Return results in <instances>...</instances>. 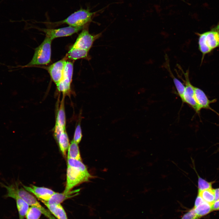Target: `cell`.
Returning a JSON list of instances; mask_svg holds the SVG:
<instances>
[{
  "label": "cell",
  "mask_w": 219,
  "mask_h": 219,
  "mask_svg": "<svg viewBox=\"0 0 219 219\" xmlns=\"http://www.w3.org/2000/svg\"><path fill=\"white\" fill-rule=\"evenodd\" d=\"M196 34L199 49L202 54V62L206 54L219 47V23L209 31Z\"/></svg>",
  "instance_id": "1"
},
{
  "label": "cell",
  "mask_w": 219,
  "mask_h": 219,
  "mask_svg": "<svg viewBox=\"0 0 219 219\" xmlns=\"http://www.w3.org/2000/svg\"><path fill=\"white\" fill-rule=\"evenodd\" d=\"M92 177L87 169L67 165L66 186L63 193H69L75 186L88 181Z\"/></svg>",
  "instance_id": "2"
},
{
  "label": "cell",
  "mask_w": 219,
  "mask_h": 219,
  "mask_svg": "<svg viewBox=\"0 0 219 219\" xmlns=\"http://www.w3.org/2000/svg\"><path fill=\"white\" fill-rule=\"evenodd\" d=\"M52 40L46 36L42 43L35 48L34 55L27 66L48 64L50 61L51 43Z\"/></svg>",
  "instance_id": "3"
},
{
  "label": "cell",
  "mask_w": 219,
  "mask_h": 219,
  "mask_svg": "<svg viewBox=\"0 0 219 219\" xmlns=\"http://www.w3.org/2000/svg\"><path fill=\"white\" fill-rule=\"evenodd\" d=\"M93 14L89 9H80L71 14L61 23L73 27L84 26L91 20Z\"/></svg>",
  "instance_id": "4"
},
{
  "label": "cell",
  "mask_w": 219,
  "mask_h": 219,
  "mask_svg": "<svg viewBox=\"0 0 219 219\" xmlns=\"http://www.w3.org/2000/svg\"><path fill=\"white\" fill-rule=\"evenodd\" d=\"M100 33L92 35L88 31L84 29L78 36L75 42L71 47L89 50L94 42L100 36Z\"/></svg>",
  "instance_id": "5"
},
{
  "label": "cell",
  "mask_w": 219,
  "mask_h": 219,
  "mask_svg": "<svg viewBox=\"0 0 219 219\" xmlns=\"http://www.w3.org/2000/svg\"><path fill=\"white\" fill-rule=\"evenodd\" d=\"M185 78V90L184 93L183 102L187 103L191 106L197 113L199 110L194 97V86L191 84L189 78V71L187 70L186 72L182 71Z\"/></svg>",
  "instance_id": "6"
},
{
  "label": "cell",
  "mask_w": 219,
  "mask_h": 219,
  "mask_svg": "<svg viewBox=\"0 0 219 219\" xmlns=\"http://www.w3.org/2000/svg\"><path fill=\"white\" fill-rule=\"evenodd\" d=\"M85 26L68 27L57 29H43L42 30L45 33L46 36L52 40L57 37L69 36L77 32Z\"/></svg>",
  "instance_id": "7"
},
{
  "label": "cell",
  "mask_w": 219,
  "mask_h": 219,
  "mask_svg": "<svg viewBox=\"0 0 219 219\" xmlns=\"http://www.w3.org/2000/svg\"><path fill=\"white\" fill-rule=\"evenodd\" d=\"M23 188L34 195L41 202L47 201L55 192L50 189L31 185L30 186L23 185Z\"/></svg>",
  "instance_id": "8"
},
{
  "label": "cell",
  "mask_w": 219,
  "mask_h": 219,
  "mask_svg": "<svg viewBox=\"0 0 219 219\" xmlns=\"http://www.w3.org/2000/svg\"><path fill=\"white\" fill-rule=\"evenodd\" d=\"M194 99L200 111L202 109H205L217 113L210 106L211 103L216 101V99L210 100L202 90L195 86H194Z\"/></svg>",
  "instance_id": "9"
},
{
  "label": "cell",
  "mask_w": 219,
  "mask_h": 219,
  "mask_svg": "<svg viewBox=\"0 0 219 219\" xmlns=\"http://www.w3.org/2000/svg\"><path fill=\"white\" fill-rule=\"evenodd\" d=\"M65 59L57 61L47 68L51 77L57 85L62 79L65 62Z\"/></svg>",
  "instance_id": "10"
},
{
  "label": "cell",
  "mask_w": 219,
  "mask_h": 219,
  "mask_svg": "<svg viewBox=\"0 0 219 219\" xmlns=\"http://www.w3.org/2000/svg\"><path fill=\"white\" fill-rule=\"evenodd\" d=\"M79 191V189L71 191L68 193L55 192L48 201L41 202L44 204H61L65 200L76 196Z\"/></svg>",
  "instance_id": "11"
},
{
  "label": "cell",
  "mask_w": 219,
  "mask_h": 219,
  "mask_svg": "<svg viewBox=\"0 0 219 219\" xmlns=\"http://www.w3.org/2000/svg\"><path fill=\"white\" fill-rule=\"evenodd\" d=\"M44 205L57 219H68L66 212L61 204Z\"/></svg>",
  "instance_id": "12"
},
{
  "label": "cell",
  "mask_w": 219,
  "mask_h": 219,
  "mask_svg": "<svg viewBox=\"0 0 219 219\" xmlns=\"http://www.w3.org/2000/svg\"><path fill=\"white\" fill-rule=\"evenodd\" d=\"M166 68L169 72L170 76L172 78L174 84L177 91L178 95L182 101L183 97V95L185 90V86L178 79L176 78L172 73L169 66L168 59L166 58Z\"/></svg>",
  "instance_id": "13"
},
{
  "label": "cell",
  "mask_w": 219,
  "mask_h": 219,
  "mask_svg": "<svg viewBox=\"0 0 219 219\" xmlns=\"http://www.w3.org/2000/svg\"><path fill=\"white\" fill-rule=\"evenodd\" d=\"M89 50L71 47L67 54L68 57L71 59L86 58L88 56Z\"/></svg>",
  "instance_id": "14"
},
{
  "label": "cell",
  "mask_w": 219,
  "mask_h": 219,
  "mask_svg": "<svg viewBox=\"0 0 219 219\" xmlns=\"http://www.w3.org/2000/svg\"><path fill=\"white\" fill-rule=\"evenodd\" d=\"M19 213V219H24L29 208V205L24 200L19 197L15 199Z\"/></svg>",
  "instance_id": "15"
},
{
  "label": "cell",
  "mask_w": 219,
  "mask_h": 219,
  "mask_svg": "<svg viewBox=\"0 0 219 219\" xmlns=\"http://www.w3.org/2000/svg\"><path fill=\"white\" fill-rule=\"evenodd\" d=\"M64 97L61 102L56 117V124L65 129L66 118L64 106Z\"/></svg>",
  "instance_id": "16"
},
{
  "label": "cell",
  "mask_w": 219,
  "mask_h": 219,
  "mask_svg": "<svg viewBox=\"0 0 219 219\" xmlns=\"http://www.w3.org/2000/svg\"><path fill=\"white\" fill-rule=\"evenodd\" d=\"M67 158H71L82 161L78 144L73 140L68 149Z\"/></svg>",
  "instance_id": "17"
},
{
  "label": "cell",
  "mask_w": 219,
  "mask_h": 219,
  "mask_svg": "<svg viewBox=\"0 0 219 219\" xmlns=\"http://www.w3.org/2000/svg\"><path fill=\"white\" fill-rule=\"evenodd\" d=\"M73 69V63L70 61H66L61 80L71 84L72 81Z\"/></svg>",
  "instance_id": "18"
},
{
  "label": "cell",
  "mask_w": 219,
  "mask_h": 219,
  "mask_svg": "<svg viewBox=\"0 0 219 219\" xmlns=\"http://www.w3.org/2000/svg\"><path fill=\"white\" fill-rule=\"evenodd\" d=\"M57 142L62 154L65 156L70 145L68 137L65 131L61 134Z\"/></svg>",
  "instance_id": "19"
},
{
  "label": "cell",
  "mask_w": 219,
  "mask_h": 219,
  "mask_svg": "<svg viewBox=\"0 0 219 219\" xmlns=\"http://www.w3.org/2000/svg\"><path fill=\"white\" fill-rule=\"evenodd\" d=\"M193 208L195 212L199 218L208 214L212 211V205L205 202Z\"/></svg>",
  "instance_id": "20"
},
{
  "label": "cell",
  "mask_w": 219,
  "mask_h": 219,
  "mask_svg": "<svg viewBox=\"0 0 219 219\" xmlns=\"http://www.w3.org/2000/svg\"><path fill=\"white\" fill-rule=\"evenodd\" d=\"M198 194L205 202L210 205H212L215 201L214 189L212 188L198 192Z\"/></svg>",
  "instance_id": "21"
},
{
  "label": "cell",
  "mask_w": 219,
  "mask_h": 219,
  "mask_svg": "<svg viewBox=\"0 0 219 219\" xmlns=\"http://www.w3.org/2000/svg\"><path fill=\"white\" fill-rule=\"evenodd\" d=\"M42 213L37 207L31 206L29 207L26 215V219H40Z\"/></svg>",
  "instance_id": "22"
},
{
  "label": "cell",
  "mask_w": 219,
  "mask_h": 219,
  "mask_svg": "<svg viewBox=\"0 0 219 219\" xmlns=\"http://www.w3.org/2000/svg\"><path fill=\"white\" fill-rule=\"evenodd\" d=\"M198 192L212 188L213 182H208L198 175Z\"/></svg>",
  "instance_id": "23"
},
{
  "label": "cell",
  "mask_w": 219,
  "mask_h": 219,
  "mask_svg": "<svg viewBox=\"0 0 219 219\" xmlns=\"http://www.w3.org/2000/svg\"><path fill=\"white\" fill-rule=\"evenodd\" d=\"M59 91L63 92L64 94L68 93L71 90V84L61 80L57 85Z\"/></svg>",
  "instance_id": "24"
},
{
  "label": "cell",
  "mask_w": 219,
  "mask_h": 219,
  "mask_svg": "<svg viewBox=\"0 0 219 219\" xmlns=\"http://www.w3.org/2000/svg\"><path fill=\"white\" fill-rule=\"evenodd\" d=\"M82 137V130L79 122L76 127L73 140L78 144L80 142Z\"/></svg>",
  "instance_id": "25"
},
{
  "label": "cell",
  "mask_w": 219,
  "mask_h": 219,
  "mask_svg": "<svg viewBox=\"0 0 219 219\" xmlns=\"http://www.w3.org/2000/svg\"><path fill=\"white\" fill-rule=\"evenodd\" d=\"M199 218L195 212L194 209L190 210L182 217L181 219H198Z\"/></svg>",
  "instance_id": "26"
},
{
  "label": "cell",
  "mask_w": 219,
  "mask_h": 219,
  "mask_svg": "<svg viewBox=\"0 0 219 219\" xmlns=\"http://www.w3.org/2000/svg\"><path fill=\"white\" fill-rule=\"evenodd\" d=\"M65 131V129L58 125L55 124L54 129V135L57 142L61 134Z\"/></svg>",
  "instance_id": "27"
},
{
  "label": "cell",
  "mask_w": 219,
  "mask_h": 219,
  "mask_svg": "<svg viewBox=\"0 0 219 219\" xmlns=\"http://www.w3.org/2000/svg\"><path fill=\"white\" fill-rule=\"evenodd\" d=\"M205 202L202 198L198 194L195 202L194 207H196L198 205Z\"/></svg>",
  "instance_id": "28"
},
{
  "label": "cell",
  "mask_w": 219,
  "mask_h": 219,
  "mask_svg": "<svg viewBox=\"0 0 219 219\" xmlns=\"http://www.w3.org/2000/svg\"><path fill=\"white\" fill-rule=\"evenodd\" d=\"M212 210H219V199L215 201L212 205Z\"/></svg>",
  "instance_id": "29"
},
{
  "label": "cell",
  "mask_w": 219,
  "mask_h": 219,
  "mask_svg": "<svg viewBox=\"0 0 219 219\" xmlns=\"http://www.w3.org/2000/svg\"><path fill=\"white\" fill-rule=\"evenodd\" d=\"M214 191L215 201L219 199V188L214 189Z\"/></svg>",
  "instance_id": "30"
}]
</instances>
